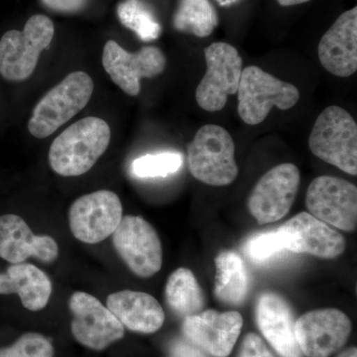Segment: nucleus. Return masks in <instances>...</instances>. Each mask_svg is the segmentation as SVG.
<instances>
[{
  "instance_id": "1",
  "label": "nucleus",
  "mask_w": 357,
  "mask_h": 357,
  "mask_svg": "<svg viewBox=\"0 0 357 357\" xmlns=\"http://www.w3.org/2000/svg\"><path fill=\"white\" fill-rule=\"evenodd\" d=\"M112 131L100 117H84L55 138L49 150L52 170L63 177L89 172L109 147Z\"/></svg>"
},
{
  "instance_id": "2",
  "label": "nucleus",
  "mask_w": 357,
  "mask_h": 357,
  "mask_svg": "<svg viewBox=\"0 0 357 357\" xmlns=\"http://www.w3.org/2000/svg\"><path fill=\"white\" fill-rule=\"evenodd\" d=\"M190 172L204 184L222 187L238 175L236 144L227 129L206 124L199 129L188 145Z\"/></svg>"
},
{
  "instance_id": "3",
  "label": "nucleus",
  "mask_w": 357,
  "mask_h": 357,
  "mask_svg": "<svg viewBox=\"0 0 357 357\" xmlns=\"http://www.w3.org/2000/svg\"><path fill=\"white\" fill-rule=\"evenodd\" d=\"M93 89V79L86 73H70L37 103L28 130L39 139L52 135L86 107Z\"/></svg>"
},
{
  "instance_id": "4",
  "label": "nucleus",
  "mask_w": 357,
  "mask_h": 357,
  "mask_svg": "<svg viewBox=\"0 0 357 357\" xmlns=\"http://www.w3.org/2000/svg\"><path fill=\"white\" fill-rule=\"evenodd\" d=\"M309 147L318 158L356 176L357 124L347 110L326 107L312 126Z\"/></svg>"
},
{
  "instance_id": "5",
  "label": "nucleus",
  "mask_w": 357,
  "mask_h": 357,
  "mask_svg": "<svg viewBox=\"0 0 357 357\" xmlns=\"http://www.w3.org/2000/svg\"><path fill=\"white\" fill-rule=\"evenodd\" d=\"M54 33L53 22L42 14L30 17L22 31H7L0 39V75L9 82L27 79L42 52L50 46Z\"/></svg>"
},
{
  "instance_id": "6",
  "label": "nucleus",
  "mask_w": 357,
  "mask_h": 357,
  "mask_svg": "<svg viewBox=\"0 0 357 357\" xmlns=\"http://www.w3.org/2000/svg\"><path fill=\"white\" fill-rule=\"evenodd\" d=\"M239 116L248 126H257L267 119L273 107L292 109L300 100L299 89L281 81L256 66L243 70L237 89Z\"/></svg>"
},
{
  "instance_id": "7",
  "label": "nucleus",
  "mask_w": 357,
  "mask_h": 357,
  "mask_svg": "<svg viewBox=\"0 0 357 357\" xmlns=\"http://www.w3.org/2000/svg\"><path fill=\"white\" fill-rule=\"evenodd\" d=\"M206 72L196 91V100L206 112H220L236 95L243 74V59L230 44L215 42L204 51Z\"/></svg>"
},
{
  "instance_id": "8",
  "label": "nucleus",
  "mask_w": 357,
  "mask_h": 357,
  "mask_svg": "<svg viewBox=\"0 0 357 357\" xmlns=\"http://www.w3.org/2000/svg\"><path fill=\"white\" fill-rule=\"evenodd\" d=\"M117 255L136 276L149 278L158 273L163 262L158 234L147 220L136 215L122 218L112 234Z\"/></svg>"
},
{
  "instance_id": "9",
  "label": "nucleus",
  "mask_w": 357,
  "mask_h": 357,
  "mask_svg": "<svg viewBox=\"0 0 357 357\" xmlns=\"http://www.w3.org/2000/svg\"><path fill=\"white\" fill-rule=\"evenodd\" d=\"M122 213L121 199L114 192L102 190L84 195L70 206V231L82 243H102L119 227Z\"/></svg>"
},
{
  "instance_id": "10",
  "label": "nucleus",
  "mask_w": 357,
  "mask_h": 357,
  "mask_svg": "<svg viewBox=\"0 0 357 357\" xmlns=\"http://www.w3.org/2000/svg\"><path fill=\"white\" fill-rule=\"evenodd\" d=\"M306 206L312 217L351 232L357 225V188L344 178L321 176L307 188Z\"/></svg>"
},
{
  "instance_id": "11",
  "label": "nucleus",
  "mask_w": 357,
  "mask_h": 357,
  "mask_svg": "<svg viewBox=\"0 0 357 357\" xmlns=\"http://www.w3.org/2000/svg\"><path fill=\"white\" fill-rule=\"evenodd\" d=\"M301 175L294 164H281L260 178L248 198V210L259 225L285 217L299 191Z\"/></svg>"
},
{
  "instance_id": "12",
  "label": "nucleus",
  "mask_w": 357,
  "mask_h": 357,
  "mask_svg": "<svg viewBox=\"0 0 357 357\" xmlns=\"http://www.w3.org/2000/svg\"><path fill=\"white\" fill-rule=\"evenodd\" d=\"M72 333L84 347L102 351L124 337V326L95 296L76 292L70 296Z\"/></svg>"
},
{
  "instance_id": "13",
  "label": "nucleus",
  "mask_w": 357,
  "mask_h": 357,
  "mask_svg": "<svg viewBox=\"0 0 357 357\" xmlns=\"http://www.w3.org/2000/svg\"><path fill=\"white\" fill-rule=\"evenodd\" d=\"M351 330V319L337 309L314 310L295 321L296 338L306 357H330L347 344Z\"/></svg>"
},
{
  "instance_id": "14",
  "label": "nucleus",
  "mask_w": 357,
  "mask_h": 357,
  "mask_svg": "<svg viewBox=\"0 0 357 357\" xmlns=\"http://www.w3.org/2000/svg\"><path fill=\"white\" fill-rule=\"evenodd\" d=\"M102 66L112 81L126 95L135 96L141 91V79H151L164 72L166 58L157 47H143L131 53L109 40L103 48Z\"/></svg>"
},
{
  "instance_id": "15",
  "label": "nucleus",
  "mask_w": 357,
  "mask_h": 357,
  "mask_svg": "<svg viewBox=\"0 0 357 357\" xmlns=\"http://www.w3.org/2000/svg\"><path fill=\"white\" fill-rule=\"evenodd\" d=\"M243 319L238 312L208 310L185 317L182 332L191 344L213 357H227L236 345Z\"/></svg>"
},
{
  "instance_id": "16",
  "label": "nucleus",
  "mask_w": 357,
  "mask_h": 357,
  "mask_svg": "<svg viewBox=\"0 0 357 357\" xmlns=\"http://www.w3.org/2000/svg\"><path fill=\"white\" fill-rule=\"evenodd\" d=\"M286 250L306 253L324 259H335L344 252V237L311 213H301L279 227Z\"/></svg>"
},
{
  "instance_id": "17",
  "label": "nucleus",
  "mask_w": 357,
  "mask_h": 357,
  "mask_svg": "<svg viewBox=\"0 0 357 357\" xmlns=\"http://www.w3.org/2000/svg\"><path fill=\"white\" fill-rule=\"evenodd\" d=\"M59 246L53 237L36 236L20 215H0V258L20 264L30 257L44 263L57 259Z\"/></svg>"
},
{
  "instance_id": "18",
  "label": "nucleus",
  "mask_w": 357,
  "mask_h": 357,
  "mask_svg": "<svg viewBox=\"0 0 357 357\" xmlns=\"http://www.w3.org/2000/svg\"><path fill=\"white\" fill-rule=\"evenodd\" d=\"M319 62L333 76L349 77L357 70V8L345 11L321 37Z\"/></svg>"
},
{
  "instance_id": "19",
  "label": "nucleus",
  "mask_w": 357,
  "mask_h": 357,
  "mask_svg": "<svg viewBox=\"0 0 357 357\" xmlns=\"http://www.w3.org/2000/svg\"><path fill=\"white\" fill-rule=\"evenodd\" d=\"M256 323L263 337L281 357H303L295 333V321L287 301L264 292L256 303Z\"/></svg>"
},
{
  "instance_id": "20",
  "label": "nucleus",
  "mask_w": 357,
  "mask_h": 357,
  "mask_svg": "<svg viewBox=\"0 0 357 357\" xmlns=\"http://www.w3.org/2000/svg\"><path fill=\"white\" fill-rule=\"evenodd\" d=\"M107 307L131 332L154 333L165 321L161 305L147 293L124 290L110 294Z\"/></svg>"
},
{
  "instance_id": "21",
  "label": "nucleus",
  "mask_w": 357,
  "mask_h": 357,
  "mask_svg": "<svg viewBox=\"0 0 357 357\" xmlns=\"http://www.w3.org/2000/svg\"><path fill=\"white\" fill-rule=\"evenodd\" d=\"M17 294L25 309L37 312L48 305L52 295L50 277L29 263L11 264L0 273V295Z\"/></svg>"
},
{
  "instance_id": "22",
  "label": "nucleus",
  "mask_w": 357,
  "mask_h": 357,
  "mask_svg": "<svg viewBox=\"0 0 357 357\" xmlns=\"http://www.w3.org/2000/svg\"><path fill=\"white\" fill-rule=\"evenodd\" d=\"M215 295L230 306H238L248 292V275L243 258L234 251L225 250L215 257Z\"/></svg>"
},
{
  "instance_id": "23",
  "label": "nucleus",
  "mask_w": 357,
  "mask_h": 357,
  "mask_svg": "<svg viewBox=\"0 0 357 357\" xmlns=\"http://www.w3.org/2000/svg\"><path fill=\"white\" fill-rule=\"evenodd\" d=\"M165 297L168 306L180 316L198 314L204 306L198 280L188 268H178L170 275L166 284Z\"/></svg>"
},
{
  "instance_id": "24",
  "label": "nucleus",
  "mask_w": 357,
  "mask_h": 357,
  "mask_svg": "<svg viewBox=\"0 0 357 357\" xmlns=\"http://www.w3.org/2000/svg\"><path fill=\"white\" fill-rule=\"evenodd\" d=\"M218 24L217 10L210 0H178L173 17L177 31L204 38L210 36Z\"/></svg>"
},
{
  "instance_id": "25",
  "label": "nucleus",
  "mask_w": 357,
  "mask_h": 357,
  "mask_svg": "<svg viewBox=\"0 0 357 357\" xmlns=\"http://www.w3.org/2000/svg\"><path fill=\"white\" fill-rule=\"evenodd\" d=\"M122 24L132 30L138 38L150 42L159 38L162 27L151 7L143 0H124L117 7Z\"/></svg>"
},
{
  "instance_id": "26",
  "label": "nucleus",
  "mask_w": 357,
  "mask_h": 357,
  "mask_svg": "<svg viewBox=\"0 0 357 357\" xmlns=\"http://www.w3.org/2000/svg\"><path fill=\"white\" fill-rule=\"evenodd\" d=\"M182 165L183 156L178 152L148 154L134 160L131 173L137 178L167 177L178 172Z\"/></svg>"
},
{
  "instance_id": "27",
  "label": "nucleus",
  "mask_w": 357,
  "mask_h": 357,
  "mask_svg": "<svg viewBox=\"0 0 357 357\" xmlns=\"http://www.w3.org/2000/svg\"><path fill=\"white\" fill-rule=\"evenodd\" d=\"M53 344L44 335L26 333L10 347L0 349V357H54Z\"/></svg>"
},
{
  "instance_id": "28",
  "label": "nucleus",
  "mask_w": 357,
  "mask_h": 357,
  "mask_svg": "<svg viewBox=\"0 0 357 357\" xmlns=\"http://www.w3.org/2000/svg\"><path fill=\"white\" fill-rule=\"evenodd\" d=\"M286 250L285 238L281 230L263 232L251 237L245 244V252L252 261L266 262Z\"/></svg>"
},
{
  "instance_id": "29",
  "label": "nucleus",
  "mask_w": 357,
  "mask_h": 357,
  "mask_svg": "<svg viewBox=\"0 0 357 357\" xmlns=\"http://www.w3.org/2000/svg\"><path fill=\"white\" fill-rule=\"evenodd\" d=\"M236 357H275L259 335L249 333L244 337Z\"/></svg>"
},
{
  "instance_id": "30",
  "label": "nucleus",
  "mask_w": 357,
  "mask_h": 357,
  "mask_svg": "<svg viewBox=\"0 0 357 357\" xmlns=\"http://www.w3.org/2000/svg\"><path fill=\"white\" fill-rule=\"evenodd\" d=\"M171 357H208L206 352L191 342L178 340L171 349Z\"/></svg>"
},
{
  "instance_id": "31",
  "label": "nucleus",
  "mask_w": 357,
  "mask_h": 357,
  "mask_svg": "<svg viewBox=\"0 0 357 357\" xmlns=\"http://www.w3.org/2000/svg\"><path fill=\"white\" fill-rule=\"evenodd\" d=\"M49 8L63 13L79 10L86 4V0H42Z\"/></svg>"
},
{
  "instance_id": "32",
  "label": "nucleus",
  "mask_w": 357,
  "mask_h": 357,
  "mask_svg": "<svg viewBox=\"0 0 357 357\" xmlns=\"http://www.w3.org/2000/svg\"><path fill=\"white\" fill-rule=\"evenodd\" d=\"M278 3L282 6H298V4L306 3V2L311 1V0H277Z\"/></svg>"
},
{
  "instance_id": "33",
  "label": "nucleus",
  "mask_w": 357,
  "mask_h": 357,
  "mask_svg": "<svg viewBox=\"0 0 357 357\" xmlns=\"http://www.w3.org/2000/svg\"><path fill=\"white\" fill-rule=\"evenodd\" d=\"M337 357H357L356 347H349V349H345Z\"/></svg>"
},
{
  "instance_id": "34",
  "label": "nucleus",
  "mask_w": 357,
  "mask_h": 357,
  "mask_svg": "<svg viewBox=\"0 0 357 357\" xmlns=\"http://www.w3.org/2000/svg\"><path fill=\"white\" fill-rule=\"evenodd\" d=\"M239 0H217L218 4L222 7H229L237 3Z\"/></svg>"
}]
</instances>
